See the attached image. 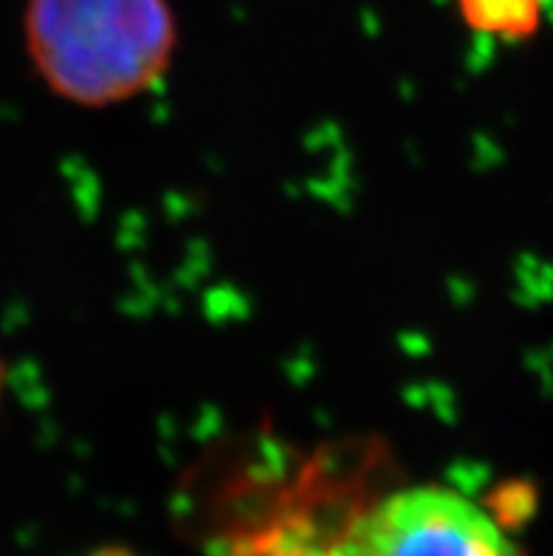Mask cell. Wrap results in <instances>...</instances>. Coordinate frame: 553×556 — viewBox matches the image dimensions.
<instances>
[{
  "mask_svg": "<svg viewBox=\"0 0 553 556\" xmlns=\"http://www.w3.org/2000/svg\"><path fill=\"white\" fill-rule=\"evenodd\" d=\"M23 28L42 83L83 108L148 91L178 46L169 0H28Z\"/></svg>",
  "mask_w": 553,
  "mask_h": 556,
  "instance_id": "1",
  "label": "cell"
},
{
  "mask_svg": "<svg viewBox=\"0 0 553 556\" xmlns=\"http://www.w3.org/2000/svg\"><path fill=\"white\" fill-rule=\"evenodd\" d=\"M351 556H523L500 520L443 486H415L378 503L353 529Z\"/></svg>",
  "mask_w": 553,
  "mask_h": 556,
  "instance_id": "2",
  "label": "cell"
},
{
  "mask_svg": "<svg viewBox=\"0 0 553 556\" xmlns=\"http://www.w3.org/2000/svg\"><path fill=\"white\" fill-rule=\"evenodd\" d=\"M461 12L483 35L526 37L540 26L542 0H461Z\"/></svg>",
  "mask_w": 553,
  "mask_h": 556,
  "instance_id": "3",
  "label": "cell"
},
{
  "mask_svg": "<svg viewBox=\"0 0 553 556\" xmlns=\"http://www.w3.org/2000/svg\"><path fill=\"white\" fill-rule=\"evenodd\" d=\"M0 381H3V370H0Z\"/></svg>",
  "mask_w": 553,
  "mask_h": 556,
  "instance_id": "4",
  "label": "cell"
}]
</instances>
